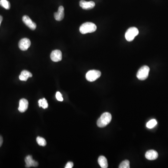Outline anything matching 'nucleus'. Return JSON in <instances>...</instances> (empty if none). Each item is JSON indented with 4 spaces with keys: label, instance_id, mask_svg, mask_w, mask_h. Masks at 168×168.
<instances>
[{
    "label": "nucleus",
    "instance_id": "nucleus-1",
    "mask_svg": "<svg viewBox=\"0 0 168 168\" xmlns=\"http://www.w3.org/2000/svg\"><path fill=\"white\" fill-rule=\"evenodd\" d=\"M97 30V26L94 23L87 22L83 23L79 28V31L82 34L93 33Z\"/></svg>",
    "mask_w": 168,
    "mask_h": 168
},
{
    "label": "nucleus",
    "instance_id": "nucleus-2",
    "mask_svg": "<svg viewBox=\"0 0 168 168\" xmlns=\"http://www.w3.org/2000/svg\"><path fill=\"white\" fill-rule=\"evenodd\" d=\"M112 120V115L109 113L106 112L101 115L97 122L98 126L100 128H104L107 126Z\"/></svg>",
    "mask_w": 168,
    "mask_h": 168
},
{
    "label": "nucleus",
    "instance_id": "nucleus-3",
    "mask_svg": "<svg viewBox=\"0 0 168 168\" xmlns=\"http://www.w3.org/2000/svg\"><path fill=\"white\" fill-rule=\"evenodd\" d=\"M150 69L149 66H144L138 70L137 73V78L140 80H144L148 78L150 73Z\"/></svg>",
    "mask_w": 168,
    "mask_h": 168
},
{
    "label": "nucleus",
    "instance_id": "nucleus-4",
    "mask_svg": "<svg viewBox=\"0 0 168 168\" xmlns=\"http://www.w3.org/2000/svg\"><path fill=\"white\" fill-rule=\"evenodd\" d=\"M139 34V30L136 27H131L126 32L125 38L128 41L131 42Z\"/></svg>",
    "mask_w": 168,
    "mask_h": 168
},
{
    "label": "nucleus",
    "instance_id": "nucleus-5",
    "mask_svg": "<svg viewBox=\"0 0 168 168\" xmlns=\"http://www.w3.org/2000/svg\"><path fill=\"white\" fill-rule=\"evenodd\" d=\"M102 73L98 70H90L86 73V78L88 81L93 82L99 78L101 77Z\"/></svg>",
    "mask_w": 168,
    "mask_h": 168
},
{
    "label": "nucleus",
    "instance_id": "nucleus-6",
    "mask_svg": "<svg viewBox=\"0 0 168 168\" xmlns=\"http://www.w3.org/2000/svg\"><path fill=\"white\" fill-rule=\"evenodd\" d=\"M31 45L30 40L27 38L22 39L19 42L18 46L21 50L25 51L27 50Z\"/></svg>",
    "mask_w": 168,
    "mask_h": 168
},
{
    "label": "nucleus",
    "instance_id": "nucleus-7",
    "mask_svg": "<svg viewBox=\"0 0 168 168\" xmlns=\"http://www.w3.org/2000/svg\"><path fill=\"white\" fill-rule=\"evenodd\" d=\"M50 58L53 62H57L61 61L62 59V52L58 50H53L50 54Z\"/></svg>",
    "mask_w": 168,
    "mask_h": 168
},
{
    "label": "nucleus",
    "instance_id": "nucleus-8",
    "mask_svg": "<svg viewBox=\"0 0 168 168\" xmlns=\"http://www.w3.org/2000/svg\"><path fill=\"white\" fill-rule=\"evenodd\" d=\"M22 21L24 24L28 26L31 30H35L37 27V25L35 22H33L31 19L27 16H24L22 17Z\"/></svg>",
    "mask_w": 168,
    "mask_h": 168
},
{
    "label": "nucleus",
    "instance_id": "nucleus-9",
    "mask_svg": "<svg viewBox=\"0 0 168 168\" xmlns=\"http://www.w3.org/2000/svg\"><path fill=\"white\" fill-rule=\"evenodd\" d=\"M94 2L93 1L86 2L84 0H81L79 2V6L84 10H91L95 7Z\"/></svg>",
    "mask_w": 168,
    "mask_h": 168
},
{
    "label": "nucleus",
    "instance_id": "nucleus-10",
    "mask_svg": "<svg viewBox=\"0 0 168 168\" xmlns=\"http://www.w3.org/2000/svg\"><path fill=\"white\" fill-rule=\"evenodd\" d=\"M65 16L64 14V8L61 6L58 8V11L54 13V18L56 20L60 21L63 19Z\"/></svg>",
    "mask_w": 168,
    "mask_h": 168
},
{
    "label": "nucleus",
    "instance_id": "nucleus-11",
    "mask_svg": "<svg viewBox=\"0 0 168 168\" xmlns=\"http://www.w3.org/2000/svg\"><path fill=\"white\" fill-rule=\"evenodd\" d=\"M158 157V153L154 150H150L145 154V158L150 160H154L157 159Z\"/></svg>",
    "mask_w": 168,
    "mask_h": 168
},
{
    "label": "nucleus",
    "instance_id": "nucleus-12",
    "mask_svg": "<svg viewBox=\"0 0 168 168\" xmlns=\"http://www.w3.org/2000/svg\"><path fill=\"white\" fill-rule=\"evenodd\" d=\"M25 162H26V167L30 168V167H37L38 165V162L35 161L32 158V156H28L25 159Z\"/></svg>",
    "mask_w": 168,
    "mask_h": 168
},
{
    "label": "nucleus",
    "instance_id": "nucleus-13",
    "mask_svg": "<svg viewBox=\"0 0 168 168\" xmlns=\"http://www.w3.org/2000/svg\"><path fill=\"white\" fill-rule=\"evenodd\" d=\"M28 101L26 99H22L20 100L19 106L18 107V110L21 113H24L28 109Z\"/></svg>",
    "mask_w": 168,
    "mask_h": 168
},
{
    "label": "nucleus",
    "instance_id": "nucleus-14",
    "mask_svg": "<svg viewBox=\"0 0 168 168\" xmlns=\"http://www.w3.org/2000/svg\"><path fill=\"white\" fill-rule=\"evenodd\" d=\"M98 163L102 168H107L108 167V163L107 159L104 156H101L98 158Z\"/></svg>",
    "mask_w": 168,
    "mask_h": 168
},
{
    "label": "nucleus",
    "instance_id": "nucleus-15",
    "mask_svg": "<svg viewBox=\"0 0 168 168\" xmlns=\"http://www.w3.org/2000/svg\"><path fill=\"white\" fill-rule=\"evenodd\" d=\"M38 104L39 107H42L44 109H46L48 107V104L45 98L39 100Z\"/></svg>",
    "mask_w": 168,
    "mask_h": 168
},
{
    "label": "nucleus",
    "instance_id": "nucleus-16",
    "mask_svg": "<svg viewBox=\"0 0 168 168\" xmlns=\"http://www.w3.org/2000/svg\"><path fill=\"white\" fill-rule=\"evenodd\" d=\"M157 124H158L157 121L155 119H152V120H151L150 121L147 122V124H146V127L148 129H152L157 125Z\"/></svg>",
    "mask_w": 168,
    "mask_h": 168
},
{
    "label": "nucleus",
    "instance_id": "nucleus-17",
    "mask_svg": "<svg viewBox=\"0 0 168 168\" xmlns=\"http://www.w3.org/2000/svg\"><path fill=\"white\" fill-rule=\"evenodd\" d=\"M0 5L6 10H9L10 8V4L7 0H0Z\"/></svg>",
    "mask_w": 168,
    "mask_h": 168
},
{
    "label": "nucleus",
    "instance_id": "nucleus-18",
    "mask_svg": "<svg viewBox=\"0 0 168 168\" xmlns=\"http://www.w3.org/2000/svg\"><path fill=\"white\" fill-rule=\"evenodd\" d=\"M37 142L38 145H40V146L44 147V146H46V140L44 138H43V137L38 136L37 138Z\"/></svg>",
    "mask_w": 168,
    "mask_h": 168
},
{
    "label": "nucleus",
    "instance_id": "nucleus-19",
    "mask_svg": "<svg viewBox=\"0 0 168 168\" xmlns=\"http://www.w3.org/2000/svg\"><path fill=\"white\" fill-rule=\"evenodd\" d=\"M119 168H130V162L128 160H125L122 162L119 166Z\"/></svg>",
    "mask_w": 168,
    "mask_h": 168
},
{
    "label": "nucleus",
    "instance_id": "nucleus-20",
    "mask_svg": "<svg viewBox=\"0 0 168 168\" xmlns=\"http://www.w3.org/2000/svg\"><path fill=\"white\" fill-rule=\"evenodd\" d=\"M21 75L25 77L26 78H31L32 77V74L29 72V71H26V70H23L21 73Z\"/></svg>",
    "mask_w": 168,
    "mask_h": 168
},
{
    "label": "nucleus",
    "instance_id": "nucleus-21",
    "mask_svg": "<svg viewBox=\"0 0 168 168\" xmlns=\"http://www.w3.org/2000/svg\"><path fill=\"white\" fill-rule=\"evenodd\" d=\"M56 97L58 101H59V102H63L64 100L63 98L62 97V94L59 92H57L56 94Z\"/></svg>",
    "mask_w": 168,
    "mask_h": 168
},
{
    "label": "nucleus",
    "instance_id": "nucleus-22",
    "mask_svg": "<svg viewBox=\"0 0 168 168\" xmlns=\"http://www.w3.org/2000/svg\"><path fill=\"white\" fill-rule=\"evenodd\" d=\"M74 166V163L72 162H69L66 164V166H65V168H73Z\"/></svg>",
    "mask_w": 168,
    "mask_h": 168
},
{
    "label": "nucleus",
    "instance_id": "nucleus-23",
    "mask_svg": "<svg viewBox=\"0 0 168 168\" xmlns=\"http://www.w3.org/2000/svg\"><path fill=\"white\" fill-rule=\"evenodd\" d=\"M19 79L20 80H21V81H26L28 79V78H26L25 77L23 76L22 75L20 74V75L19 76Z\"/></svg>",
    "mask_w": 168,
    "mask_h": 168
},
{
    "label": "nucleus",
    "instance_id": "nucleus-24",
    "mask_svg": "<svg viewBox=\"0 0 168 168\" xmlns=\"http://www.w3.org/2000/svg\"><path fill=\"white\" fill-rule=\"evenodd\" d=\"M2 143H3V139H2V136L0 135V147H1Z\"/></svg>",
    "mask_w": 168,
    "mask_h": 168
},
{
    "label": "nucleus",
    "instance_id": "nucleus-25",
    "mask_svg": "<svg viewBox=\"0 0 168 168\" xmlns=\"http://www.w3.org/2000/svg\"><path fill=\"white\" fill-rule=\"evenodd\" d=\"M2 17L1 16H0V26H1V24L2 22Z\"/></svg>",
    "mask_w": 168,
    "mask_h": 168
}]
</instances>
